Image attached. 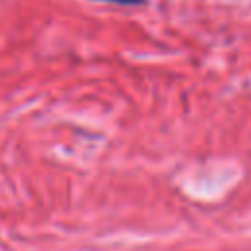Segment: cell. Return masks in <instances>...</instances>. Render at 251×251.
I'll use <instances>...</instances> for the list:
<instances>
[{"mask_svg":"<svg viewBox=\"0 0 251 251\" xmlns=\"http://www.w3.org/2000/svg\"><path fill=\"white\" fill-rule=\"evenodd\" d=\"M108 2L124 4V6H139V4H145V0H108Z\"/></svg>","mask_w":251,"mask_h":251,"instance_id":"cell-1","label":"cell"}]
</instances>
